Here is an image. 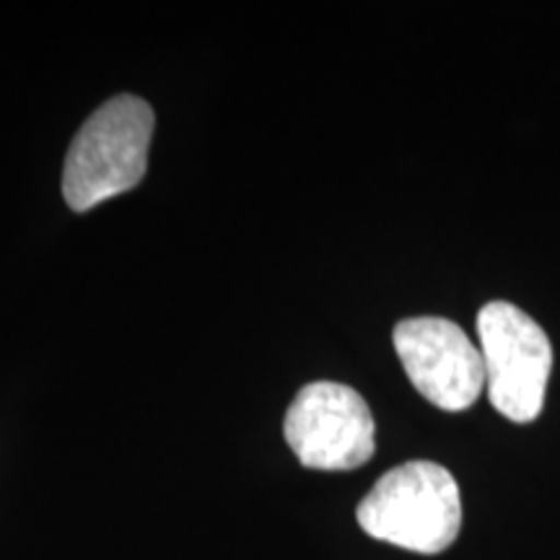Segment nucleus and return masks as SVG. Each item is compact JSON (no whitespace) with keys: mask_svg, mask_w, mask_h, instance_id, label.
I'll list each match as a JSON object with an SVG mask.
<instances>
[{"mask_svg":"<svg viewBox=\"0 0 560 560\" xmlns=\"http://www.w3.org/2000/svg\"><path fill=\"white\" fill-rule=\"evenodd\" d=\"M355 520L374 540L439 556L459 537V486L436 462H405L376 480L359 503Z\"/></svg>","mask_w":560,"mask_h":560,"instance_id":"f257e3e1","label":"nucleus"},{"mask_svg":"<svg viewBox=\"0 0 560 560\" xmlns=\"http://www.w3.org/2000/svg\"><path fill=\"white\" fill-rule=\"evenodd\" d=\"M153 109L132 94L104 102L70 143L62 195L75 213L132 190L149 166Z\"/></svg>","mask_w":560,"mask_h":560,"instance_id":"f03ea898","label":"nucleus"},{"mask_svg":"<svg viewBox=\"0 0 560 560\" xmlns=\"http://www.w3.org/2000/svg\"><path fill=\"white\" fill-rule=\"evenodd\" d=\"M490 405L514 423L540 418L552 371L548 332L520 306L488 301L478 314Z\"/></svg>","mask_w":560,"mask_h":560,"instance_id":"7ed1b4c3","label":"nucleus"},{"mask_svg":"<svg viewBox=\"0 0 560 560\" xmlns=\"http://www.w3.org/2000/svg\"><path fill=\"white\" fill-rule=\"evenodd\" d=\"M283 433L301 465L310 470H355L376 450V425L366 400L338 382L301 387L285 412Z\"/></svg>","mask_w":560,"mask_h":560,"instance_id":"20e7f679","label":"nucleus"},{"mask_svg":"<svg viewBox=\"0 0 560 560\" xmlns=\"http://www.w3.org/2000/svg\"><path fill=\"white\" fill-rule=\"evenodd\" d=\"M395 350L420 395L441 410L459 412L486 389V361L457 322L412 317L395 327Z\"/></svg>","mask_w":560,"mask_h":560,"instance_id":"39448f33","label":"nucleus"}]
</instances>
